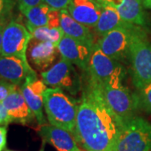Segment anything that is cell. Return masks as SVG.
Listing matches in <instances>:
<instances>
[{
    "label": "cell",
    "mask_w": 151,
    "mask_h": 151,
    "mask_svg": "<svg viewBox=\"0 0 151 151\" xmlns=\"http://www.w3.org/2000/svg\"><path fill=\"white\" fill-rule=\"evenodd\" d=\"M139 1L140 2L143 8H145L151 10V0H139Z\"/></svg>",
    "instance_id": "cell-30"
},
{
    "label": "cell",
    "mask_w": 151,
    "mask_h": 151,
    "mask_svg": "<svg viewBox=\"0 0 151 151\" xmlns=\"http://www.w3.org/2000/svg\"><path fill=\"white\" fill-rule=\"evenodd\" d=\"M57 49L62 59L86 70L94 48L89 47L67 35H64L57 44Z\"/></svg>",
    "instance_id": "cell-11"
},
{
    "label": "cell",
    "mask_w": 151,
    "mask_h": 151,
    "mask_svg": "<svg viewBox=\"0 0 151 151\" xmlns=\"http://www.w3.org/2000/svg\"><path fill=\"white\" fill-rule=\"evenodd\" d=\"M13 6V0H0V24H6L7 18L11 13Z\"/></svg>",
    "instance_id": "cell-23"
},
{
    "label": "cell",
    "mask_w": 151,
    "mask_h": 151,
    "mask_svg": "<svg viewBox=\"0 0 151 151\" xmlns=\"http://www.w3.org/2000/svg\"><path fill=\"white\" fill-rule=\"evenodd\" d=\"M16 86L14 84L0 79V102H3Z\"/></svg>",
    "instance_id": "cell-25"
},
{
    "label": "cell",
    "mask_w": 151,
    "mask_h": 151,
    "mask_svg": "<svg viewBox=\"0 0 151 151\" xmlns=\"http://www.w3.org/2000/svg\"><path fill=\"white\" fill-rule=\"evenodd\" d=\"M79 151H86V150H82V149H81V150H80Z\"/></svg>",
    "instance_id": "cell-32"
},
{
    "label": "cell",
    "mask_w": 151,
    "mask_h": 151,
    "mask_svg": "<svg viewBox=\"0 0 151 151\" xmlns=\"http://www.w3.org/2000/svg\"><path fill=\"white\" fill-rule=\"evenodd\" d=\"M21 92L40 126L45 124L44 117L43 94L47 86L38 77L29 78L21 86Z\"/></svg>",
    "instance_id": "cell-12"
},
{
    "label": "cell",
    "mask_w": 151,
    "mask_h": 151,
    "mask_svg": "<svg viewBox=\"0 0 151 151\" xmlns=\"http://www.w3.org/2000/svg\"><path fill=\"white\" fill-rule=\"evenodd\" d=\"M41 78L46 86L59 88L71 95L77 94L81 89L80 76L70 62L62 58L48 70L41 72Z\"/></svg>",
    "instance_id": "cell-6"
},
{
    "label": "cell",
    "mask_w": 151,
    "mask_h": 151,
    "mask_svg": "<svg viewBox=\"0 0 151 151\" xmlns=\"http://www.w3.org/2000/svg\"><path fill=\"white\" fill-rule=\"evenodd\" d=\"M2 103L13 122L26 124L35 118L23 96L19 86H17Z\"/></svg>",
    "instance_id": "cell-17"
},
{
    "label": "cell",
    "mask_w": 151,
    "mask_h": 151,
    "mask_svg": "<svg viewBox=\"0 0 151 151\" xmlns=\"http://www.w3.org/2000/svg\"><path fill=\"white\" fill-rule=\"evenodd\" d=\"M37 77L29 61L15 56H0V79L21 86L29 78Z\"/></svg>",
    "instance_id": "cell-10"
},
{
    "label": "cell",
    "mask_w": 151,
    "mask_h": 151,
    "mask_svg": "<svg viewBox=\"0 0 151 151\" xmlns=\"http://www.w3.org/2000/svg\"><path fill=\"white\" fill-rule=\"evenodd\" d=\"M7 24H0V56H1V52H2V42H3V34Z\"/></svg>",
    "instance_id": "cell-29"
},
{
    "label": "cell",
    "mask_w": 151,
    "mask_h": 151,
    "mask_svg": "<svg viewBox=\"0 0 151 151\" xmlns=\"http://www.w3.org/2000/svg\"><path fill=\"white\" fill-rule=\"evenodd\" d=\"M103 7H112L124 21L146 27L147 18L139 0H96Z\"/></svg>",
    "instance_id": "cell-13"
},
{
    "label": "cell",
    "mask_w": 151,
    "mask_h": 151,
    "mask_svg": "<svg viewBox=\"0 0 151 151\" xmlns=\"http://www.w3.org/2000/svg\"><path fill=\"white\" fill-rule=\"evenodd\" d=\"M67 11L76 21L88 28H95L103 11L96 0H70Z\"/></svg>",
    "instance_id": "cell-14"
},
{
    "label": "cell",
    "mask_w": 151,
    "mask_h": 151,
    "mask_svg": "<svg viewBox=\"0 0 151 151\" xmlns=\"http://www.w3.org/2000/svg\"><path fill=\"white\" fill-rule=\"evenodd\" d=\"M122 123L99 92L87 83L78 103L73 132L78 146L86 151H111Z\"/></svg>",
    "instance_id": "cell-1"
},
{
    "label": "cell",
    "mask_w": 151,
    "mask_h": 151,
    "mask_svg": "<svg viewBox=\"0 0 151 151\" xmlns=\"http://www.w3.org/2000/svg\"><path fill=\"white\" fill-rule=\"evenodd\" d=\"M6 151H14V150H7Z\"/></svg>",
    "instance_id": "cell-33"
},
{
    "label": "cell",
    "mask_w": 151,
    "mask_h": 151,
    "mask_svg": "<svg viewBox=\"0 0 151 151\" xmlns=\"http://www.w3.org/2000/svg\"><path fill=\"white\" fill-rule=\"evenodd\" d=\"M70 2V0H43L44 4L57 11L67 9Z\"/></svg>",
    "instance_id": "cell-24"
},
{
    "label": "cell",
    "mask_w": 151,
    "mask_h": 151,
    "mask_svg": "<svg viewBox=\"0 0 151 151\" xmlns=\"http://www.w3.org/2000/svg\"><path fill=\"white\" fill-rule=\"evenodd\" d=\"M29 32L32 35V39H35V40L52 42L56 45L65 35L60 27H40L34 29Z\"/></svg>",
    "instance_id": "cell-21"
},
{
    "label": "cell",
    "mask_w": 151,
    "mask_h": 151,
    "mask_svg": "<svg viewBox=\"0 0 151 151\" xmlns=\"http://www.w3.org/2000/svg\"><path fill=\"white\" fill-rule=\"evenodd\" d=\"M111 151H151V124L139 116L123 119Z\"/></svg>",
    "instance_id": "cell-5"
},
{
    "label": "cell",
    "mask_w": 151,
    "mask_h": 151,
    "mask_svg": "<svg viewBox=\"0 0 151 151\" xmlns=\"http://www.w3.org/2000/svg\"><path fill=\"white\" fill-rule=\"evenodd\" d=\"M59 52L57 45L48 41H38L31 40L29 46V59L38 70L45 71L46 69L54 63L55 60Z\"/></svg>",
    "instance_id": "cell-19"
},
{
    "label": "cell",
    "mask_w": 151,
    "mask_h": 151,
    "mask_svg": "<svg viewBox=\"0 0 151 151\" xmlns=\"http://www.w3.org/2000/svg\"><path fill=\"white\" fill-rule=\"evenodd\" d=\"M22 14L26 19L29 31L40 27H60V11L55 10L44 3Z\"/></svg>",
    "instance_id": "cell-16"
},
{
    "label": "cell",
    "mask_w": 151,
    "mask_h": 151,
    "mask_svg": "<svg viewBox=\"0 0 151 151\" xmlns=\"http://www.w3.org/2000/svg\"><path fill=\"white\" fill-rule=\"evenodd\" d=\"M125 23L127 22L121 18L116 9L112 7H103L102 14L94 28V32L101 38L114 29L124 25Z\"/></svg>",
    "instance_id": "cell-20"
},
{
    "label": "cell",
    "mask_w": 151,
    "mask_h": 151,
    "mask_svg": "<svg viewBox=\"0 0 151 151\" xmlns=\"http://www.w3.org/2000/svg\"><path fill=\"white\" fill-rule=\"evenodd\" d=\"M7 142V126H0V150H3Z\"/></svg>",
    "instance_id": "cell-28"
},
{
    "label": "cell",
    "mask_w": 151,
    "mask_h": 151,
    "mask_svg": "<svg viewBox=\"0 0 151 151\" xmlns=\"http://www.w3.org/2000/svg\"><path fill=\"white\" fill-rule=\"evenodd\" d=\"M38 134L45 142L50 143L57 151H79L73 134L67 130L53 125H41L37 130Z\"/></svg>",
    "instance_id": "cell-15"
},
{
    "label": "cell",
    "mask_w": 151,
    "mask_h": 151,
    "mask_svg": "<svg viewBox=\"0 0 151 151\" xmlns=\"http://www.w3.org/2000/svg\"><path fill=\"white\" fill-rule=\"evenodd\" d=\"M43 98L44 108L50 124L73 134L78 103L59 88H47Z\"/></svg>",
    "instance_id": "cell-3"
},
{
    "label": "cell",
    "mask_w": 151,
    "mask_h": 151,
    "mask_svg": "<svg viewBox=\"0 0 151 151\" xmlns=\"http://www.w3.org/2000/svg\"><path fill=\"white\" fill-rule=\"evenodd\" d=\"M40 151H44V148H42V149H41Z\"/></svg>",
    "instance_id": "cell-31"
},
{
    "label": "cell",
    "mask_w": 151,
    "mask_h": 151,
    "mask_svg": "<svg viewBox=\"0 0 151 151\" xmlns=\"http://www.w3.org/2000/svg\"><path fill=\"white\" fill-rule=\"evenodd\" d=\"M129 64L132 81L137 89L140 90L151 83V43L148 38L133 46Z\"/></svg>",
    "instance_id": "cell-9"
},
{
    "label": "cell",
    "mask_w": 151,
    "mask_h": 151,
    "mask_svg": "<svg viewBox=\"0 0 151 151\" xmlns=\"http://www.w3.org/2000/svg\"><path fill=\"white\" fill-rule=\"evenodd\" d=\"M31 40L32 35L27 28L12 20L4 30L1 56H15L28 61L27 50Z\"/></svg>",
    "instance_id": "cell-8"
},
{
    "label": "cell",
    "mask_w": 151,
    "mask_h": 151,
    "mask_svg": "<svg viewBox=\"0 0 151 151\" xmlns=\"http://www.w3.org/2000/svg\"><path fill=\"white\" fill-rule=\"evenodd\" d=\"M12 119L2 102H0V126H7L12 123Z\"/></svg>",
    "instance_id": "cell-27"
},
{
    "label": "cell",
    "mask_w": 151,
    "mask_h": 151,
    "mask_svg": "<svg viewBox=\"0 0 151 151\" xmlns=\"http://www.w3.org/2000/svg\"><path fill=\"white\" fill-rule=\"evenodd\" d=\"M86 71L87 83L97 88L122 86L127 73L121 62L104 54L97 45L92 50Z\"/></svg>",
    "instance_id": "cell-4"
},
{
    "label": "cell",
    "mask_w": 151,
    "mask_h": 151,
    "mask_svg": "<svg viewBox=\"0 0 151 151\" xmlns=\"http://www.w3.org/2000/svg\"><path fill=\"white\" fill-rule=\"evenodd\" d=\"M60 27L63 30L65 35L85 44L89 47H95V38L91 29L76 21L70 16L67 9L60 11Z\"/></svg>",
    "instance_id": "cell-18"
},
{
    "label": "cell",
    "mask_w": 151,
    "mask_h": 151,
    "mask_svg": "<svg viewBox=\"0 0 151 151\" xmlns=\"http://www.w3.org/2000/svg\"><path fill=\"white\" fill-rule=\"evenodd\" d=\"M95 88L101 94L107 105L119 118L124 119L134 116L135 111L139 108L138 97L128 87L122 85Z\"/></svg>",
    "instance_id": "cell-7"
},
{
    "label": "cell",
    "mask_w": 151,
    "mask_h": 151,
    "mask_svg": "<svg viewBox=\"0 0 151 151\" xmlns=\"http://www.w3.org/2000/svg\"><path fill=\"white\" fill-rule=\"evenodd\" d=\"M145 38L147 32L145 27L127 22L100 38L96 45L112 59L129 63L133 46Z\"/></svg>",
    "instance_id": "cell-2"
},
{
    "label": "cell",
    "mask_w": 151,
    "mask_h": 151,
    "mask_svg": "<svg viewBox=\"0 0 151 151\" xmlns=\"http://www.w3.org/2000/svg\"><path fill=\"white\" fill-rule=\"evenodd\" d=\"M139 102V108L145 112L151 113V83L139 90L136 94Z\"/></svg>",
    "instance_id": "cell-22"
},
{
    "label": "cell",
    "mask_w": 151,
    "mask_h": 151,
    "mask_svg": "<svg viewBox=\"0 0 151 151\" xmlns=\"http://www.w3.org/2000/svg\"><path fill=\"white\" fill-rule=\"evenodd\" d=\"M19 9L21 13L31 9L33 7L39 5L43 3V0H17Z\"/></svg>",
    "instance_id": "cell-26"
}]
</instances>
